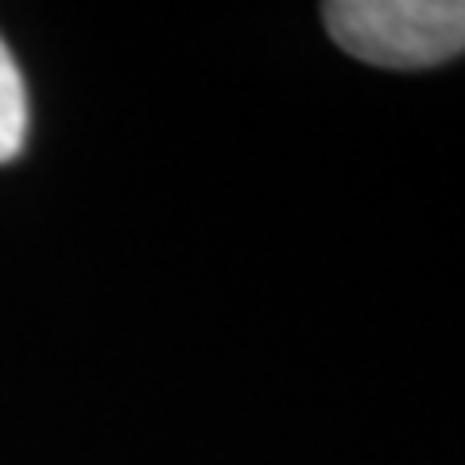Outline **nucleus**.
<instances>
[{
    "mask_svg": "<svg viewBox=\"0 0 465 465\" xmlns=\"http://www.w3.org/2000/svg\"><path fill=\"white\" fill-rule=\"evenodd\" d=\"M322 20L345 54L372 66L419 70L465 54V0H333Z\"/></svg>",
    "mask_w": 465,
    "mask_h": 465,
    "instance_id": "f257e3e1",
    "label": "nucleus"
},
{
    "mask_svg": "<svg viewBox=\"0 0 465 465\" xmlns=\"http://www.w3.org/2000/svg\"><path fill=\"white\" fill-rule=\"evenodd\" d=\"M27 140V90L8 43L0 39V163H12Z\"/></svg>",
    "mask_w": 465,
    "mask_h": 465,
    "instance_id": "f03ea898",
    "label": "nucleus"
}]
</instances>
